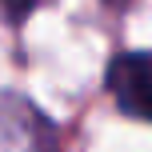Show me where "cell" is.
I'll use <instances>...</instances> for the list:
<instances>
[{
  "mask_svg": "<svg viewBox=\"0 0 152 152\" xmlns=\"http://www.w3.org/2000/svg\"><path fill=\"white\" fill-rule=\"evenodd\" d=\"M108 4H112V8H124V4H132V0H108Z\"/></svg>",
  "mask_w": 152,
  "mask_h": 152,
  "instance_id": "cell-3",
  "label": "cell"
},
{
  "mask_svg": "<svg viewBox=\"0 0 152 152\" xmlns=\"http://www.w3.org/2000/svg\"><path fill=\"white\" fill-rule=\"evenodd\" d=\"M0 4L8 8V16H16V20H20V16H28L32 8L40 4V0H0Z\"/></svg>",
  "mask_w": 152,
  "mask_h": 152,
  "instance_id": "cell-2",
  "label": "cell"
},
{
  "mask_svg": "<svg viewBox=\"0 0 152 152\" xmlns=\"http://www.w3.org/2000/svg\"><path fill=\"white\" fill-rule=\"evenodd\" d=\"M108 92L120 112L152 120V52H124L108 68Z\"/></svg>",
  "mask_w": 152,
  "mask_h": 152,
  "instance_id": "cell-1",
  "label": "cell"
}]
</instances>
